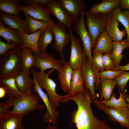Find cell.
Returning a JSON list of instances; mask_svg holds the SVG:
<instances>
[{"label":"cell","mask_w":129,"mask_h":129,"mask_svg":"<svg viewBox=\"0 0 129 129\" xmlns=\"http://www.w3.org/2000/svg\"><path fill=\"white\" fill-rule=\"evenodd\" d=\"M84 13L85 24L95 44L97 38L105 30L108 14L104 15L100 13H92L86 11Z\"/></svg>","instance_id":"cell-6"},{"label":"cell","mask_w":129,"mask_h":129,"mask_svg":"<svg viewBox=\"0 0 129 129\" xmlns=\"http://www.w3.org/2000/svg\"><path fill=\"white\" fill-rule=\"evenodd\" d=\"M22 4L19 0H0L1 11L11 15L18 16L20 11L17 5Z\"/></svg>","instance_id":"cell-32"},{"label":"cell","mask_w":129,"mask_h":129,"mask_svg":"<svg viewBox=\"0 0 129 129\" xmlns=\"http://www.w3.org/2000/svg\"><path fill=\"white\" fill-rule=\"evenodd\" d=\"M73 69L66 61L60 72L58 78L61 87L64 92L69 94L71 89V82Z\"/></svg>","instance_id":"cell-21"},{"label":"cell","mask_w":129,"mask_h":129,"mask_svg":"<svg viewBox=\"0 0 129 129\" xmlns=\"http://www.w3.org/2000/svg\"><path fill=\"white\" fill-rule=\"evenodd\" d=\"M129 48V43L126 39L113 42V49L111 55L113 60L114 66L120 65L124 57L122 52L124 49Z\"/></svg>","instance_id":"cell-26"},{"label":"cell","mask_w":129,"mask_h":129,"mask_svg":"<svg viewBox=\"0 0 129 129\" xmlns=\"http://www.w3.org/2000/svg\"><path fill=\"white\" fill-rule=\"evenodd\" d=\"M34 74L33 72L32 74L35 81L33 90L43 101L47 109V112L43 114V120L44 123L48 124H50L56 125L57 123V119L59 116V112L51 105L49 100L48 94L47 93H45L39 85Z\"/></svg>","instance_id":"cell-11"},{"label":"cell","mask_w":129,"mask_h":129,"mask_svg":"<svg viewBox=\"0 0 129 129\" xmlns=\"http://www.w3.org/2000/svg\"><path fill=\"white\" fill-rule=\"evenodd\" d=\"M54 40V34L49 26L44 30L39 37L38 47L39 52L42 54L47 53L46 48Z\"/></svg>","instance_id":"cell-31"},{"label":"cell","mask_w":129,"mask_h":129,"mask_svg":"<svg viewBox=\"0 0 129 129\" xmlns=\"http://www.w3.org/2000/svg\"><path fill=\"white\" fill-rule=\"evenodd\" d=\"M120 6L122 9L129 11V0H120Z\"/></svg>","instance_id":"cell-41"},{"label":"cell","mask_w":129,"mask_h":129,"mask_svg":"<svg viewBox=\"0 0 129 129\" xmlns=\"http://www.w3.org/2000/svg\"><path fill=\"white\" fill-rule=\"evenodd\" d=\"M121 70L124 71H125L129 70V62L126 65H119L115 66L114 67L112 70Z\"/></svg>","instance_id":"cell-42"},{"label":"cell","mask_w":129,"mask_h":129,"mask_svg":"<svg viewBox=\"0 0 129 129\" xmlns=\"http://www.w3.org/2000/svg\"><path fill=\"white\" fill-rule=\"evenodd\" d=\"M26 4L25 6L17 5L20 11L26 13L33 19L46 22L54 24V21L50 16L48 7L44 4L47 3L46 0H20Z\"/></svg>","instance_id":"cell-5"},{"label":"cell","mask_w":129,"mask_h":129,"mask_svg":"<svg viewBox=\"0 0 129 129\" xmlns=\"http://www.w3.org/2000/svg\"><path fill=\"white\" fill-rule=\"evenodd\" d=\"M50 13L56 17L59 22L70 28L74 21L70 14L62 5L59 0H50L48 6Z\"/></svg>","instance_id":"cell-14"},{"label":"cell","mask_w":129,"mask_h":129,"mask_svg":"<svg viewBox=\"0 0 129 129\" xmlns=\"http://www.w3.org/2000/svg\"><path fill=\"white\" fill-rule=\"evenodd\" d=\"M63 6L73 17L75 24L78 23L80 14L85 11L86 4L83 0H59Z\"/></svg>","instance_id":"cell-17"},{"label":"cell","mask_w":129,"mask_h":129,"mask_svg":"<svg viewBox=\"0 0 129 129\" xmlns=\"http://www.w3.org/2000/svg\"><path fill=\"white\" fill-rule=\"evenodd\" d=\"M35 62L34 67L44 71L48 69H53L58 73L61 71L64 65L63 61L53 57L50 54L47 53L35 54Z\"/></svg>","instance_id":"cell-13"},{"label":"cell","mask_w":129,"mask_h":129,"mask_svg":"<svg viewBox=\"0 0 129 129\" xmlns=\"http://www.w3.org/2000/svg\"><path fill=\"white\" fill-rule=\"evenodd\" d=\"M101 85V90L99 100L108 101L110 99L113 94V89L116 85V81L115 79L110 80L107 79H99Z\"/></svg>","instance_id":"cell-29"},{"label":"cell","mask_w":129,"mask_h":129,"mask_svg":"<svg viewBox=\"0 0 129 129\" xmlns=\"http://www.w3.org/2000/svg\"><path fill=\"white\" fill-rule=\"evenodd\" d=\"M80 68L85 89L90 91L93 102L98 101V97L95 91V85L96 86L97 84V76L88 59L83 63Z\"/></svg>","instance_id":"cell-12"},{"label":"cell","mask_w":129,"mask_h":129,"mask_svg":"<svg viewBox=\"0 0 129 129\" xmlns=\"http://www.w3.org/2000/svg\"><path fill=\"white\" fill-rule=\"evenodd\" d=\"M70 100L73 101L77 106V108L71 114L70 125L75 124L77 129H113L105 120H99L94 116L91 106L93 101L89 90L72 95L68 94L61 102L66 103Z\"/></svg>","instance_id":"cell-1"},{"label":"cell","mask_w":129,"mask_h":129,"mask_svg":"<svg viewBox=\"0 0 129 129\" xmlns=\"http://www.w3.org/2000/svg\"><path fill=\"white\" fill-rule=\"evenodd\" d=\"M69 32L71 36L70 55L68 64L73 70L81 68L83 64L88 58L84 53L80 40L72 33V30L69 28Z\"/></svg>","instance_id":"cell-10"},{"label":"cell","mask_w":129,"mask_h":129,"mask_svg":"<svg viewBox=\"0 0 129 129\" xmlns=\"http://www.w3.org/2000/svg\"><path fill=\"white\" fill-rule=\"evenodd\" d=\"M20 129H25L22 126Z\"/></svg>","instance_id":"cell-46"},{"label":"cell","mask_w":129,"mask_h":129,"mask_svg":"<svg viewBox=\"0 0 129 129\" xmlns=\"http://www.w3.org/2000/svg\"><path fill=\"white\" fill-rule=\"evenodd\" d=\"M85 11L81 14L78 23L75 24L73 28L81 39L83 46V51L91 62L93 68L95 70L93 64L91 50L93 48H95V44L85 26Z\"/></svg>","instance_id":"cell-9"},{"label":"cell","mask_w":129,"mask_h":129,"mask_svg":"<svg viewBox=\"0 0 129 129\" xmlns=\"http://www.w3.org/2000/svg\"><path fill=\"white\" fill-rule=\"evenodd\" d=\"M50 27L54 36L55 42L53 48L59 53L61 59L66 61L64 54V49L66 45L71 40L70 34L66 31V26L59 22L57 24H52Z\"/></svg>","instance_id":"cell-8"},{"label":"cell","mask_w":129,"mask_h":129,"mask_svg":"<svg viewBox=\"0 0 129 129\" xmlns=\"http://www.w3.org/2000/svg\"><path fill=\"white\" fill-rule=\"evenodd\" d=\"M120 6H117L112 11L113 16L124 26L127 35L126 40L129 43V11L127 10L121 11Z\"/></svg>","instance_id":"cell-30"},{"label":"cell","mask_w":129,"mask_h":129,"mask_svg":"<svg viewBox=\"0 0 129 129\" xmlns=\"http://www.w3.org/2000/svg\"><path fill=\"white\" fill-rule=\"evenodd\" d=\"M30 48L23 47L21 48V56L22 64V71L26 74H29L31 68L34 66L35 57L32 54Z\"/></svg>","instance_id":"cell-27"},{"label":"cell","mask_w":129,"mask_h":129,"mask_svg":"<svg viewBox=\"0 0 129 129\" xmlns=\"http://www.w3.org/2000/svg\"><path fill=\"white\" fill-rule=\"evenodd\" d=\"M0 18L4 22L5 26L19 30L24 33L30 34L29 27L27 19H21L20 15L8 14L0 10Z\"/></svg>","instance_id":"cell-15"},{"label":"cell","mask_w":129,"mask_h":129,"mask_svg":"<svg viewBox=\"0 0 129 129\" xmlns=\"http://www.w3.org/2000/svg\"><path fill=\"white\" fill-rule=\"evenodd\" d=\"M41 99L39 96L35 95L33 92L13 100L8 99L6 100L14 107L4 116L13 114L24 116L34 110H43L45 107L43 104H40L39 101Z\"/></svg>","instance_id":"cell-3"},{"label":"cell","mask_w":129,"mask_h":129,"mask_svg":"<svg viewBox=\"0 0 129 129\" xmlns=\"http://www.w3.org/2000/svg\"><path fill=\"white\" fill-rule=\"evenodd\" d=\"M0 36L5 38L7 43L10 44L13 42L20 47L23 45V41L17 34V30L3 24V21L0 18Z\"/></svg>","instance_id":"cell-24"},{"label":"cell","mask_w":129,"mask_h":129,"mask_svg":"<svg viewBox=\"0 0 129 129\" xmlns=\"http://www.w3.org/2000/svg\"><path fill=\"white\" fill-rule=\"evenodd\" d=\"M15 79L16 86L21 92L25 95L32 92L35 81L29 74L22 71L15 77Z\"/></svg>","instance_id":"cell-20"},{"label":"cell","mask_w":129,"mask_h":129,"mask_svg":"<svg viewBox=\"0 0 129 129\" xmlns=\"http://www.w3.org/2000/svg\"><path fill=\"white\" fill-rule=\"evenodd\" d=\"M24 15L28 24L30 34L35 33L40 30H44L53 24L36 20L26 13H24Z\"/></svg>","instance_id":"cell-33"},{"label":"cell","mask_w":129,"mask_h":129,"mask_svg":"<svg viewBox=\"0 0 129 129\" xmlns=\"http://www.w3.org/2000/svg\"><path fill=\"white\" fill-rule=\"evenodd\" d=\"M118 89L119 96L118 99H116L115 96L116 94L113 93L111 96L110 99L108 101L104 100H99L100 103H103L108 106L114 107H125L129 108V103H127L123 97L122 92Z\"/></svg>","instance_id":"cell-34"},{"label":"cell","mask_w":129,"mask_h":129,"mask_svg":"<svg viewBox=\"0 0 129 129\" xmlns=\"http://www.w3.org/2000/svg\"><path fill=\"white\" fill-rule=\"evenodd\" d=\"M93 54L92 56L93 65L97 76L99 71H102L105 69L102 59L103 55L102 53L99 52L95 53Z\"/></svg>","instance_id":"cell-35"},{"label":"cell","mask_w":129,"mask_h":129,"mask_svg":"<svg viewBox=\"0 0 129 129\" xmlns=\"http://www.w3.org/2000/svg\"><path fill=\"white\" fill-rule=\"evenodd\" d=\"M0 86L5 89L8 99L10 100H14L25 95L21 92L17 87L14 77L0 78Z\"/></svg>","instance_id":"cell-22"},{"label":"cell","mask_w":129,"mask_h":129,"mask_svg":"<svg viewBox=\"0 0 129 129\" xmlns=\"http://www.w3.org/2000/svg\"><path fill=\"white\" fill-rule=\"evenodd\" d=\"M84 83L81 68L73 70L71 82V89L69 94L72 95L78 92H85L86 90L84 87Z\"/></svg>","instance_id":"cell-28"},{"label":"cell","mask_w":129,"mask_h":129,"mask_svg":"<svg viewBox=\"0 0 129 129\" xmlns=\"http://www.w3.org/2000/svg\"><path fill=\"white\" fill-rule=\"evenodd\" d=\"M102 59L104 67L106 70H113L114 65L111 54H107L103 55Z\"/></svg>","instance_id":"cell-38"},{"label":"cell","mask_w":129,"mask_h":129,"mask_svg":"<svg viewBox=\"0 0 129 129\" xmlns=\"http://www.w3.org/2000/svg\"><path fill=\"white\" fill-rule=\"evenodd\" d=\"M118 22L113 16L112 12L108 14L105 30L113 42L120 41L127 36L124 28L122 31L119 29Z\"/></svg>","instance_id":"cell-16"},{"label":"cell","mask_w":129,"mask_h":129,"mask_svg":"<svg viewBox=\"0 0 129 129\" xmlns=\"http://www.w3.org/2000/svg\"><path fill=\"white\" fill-rule=\"evenodd\" d=\"M120 0H103L94 5L89 11L92 13H100L105 15L112 12L114 8L120 6Z\"/></svg>","instance_id":"cell-25"},{"label":"cell","mask_w":129,"mask_h":129,"mask_svg":"<svg viewBox=\"0 0 129 129\" xmlns=\"http://www.w3.org/2000/svg\"><path fill=\"white\" fill-rule=\"evenodd\" d=\"M98 109L108 116L109 119L118 123L122 126L129 129V108L124 107H114L108 106L99 101L93 102Z\"/></svg>","instance_id":"cell-7"},{"label":"cell","mask_w":129,"mask_h":129,"mask_svg":"<svg viewBox=\"0 0 129 129\" xmlns=\"http://www.w3.org/2000/svg\"><path fill=\"white\" fill-rule=\"evenodd\" d=\"M124 72V71L121 70H104L99 72L98 74L97 77L99 80L101 79H107L112 80Z\"/></svg>","instance_id":"cell-37"},{"label":"cell","mask_w":129,"mask_h":129,"mask_svg":"<svg viewBox=\"0 0 129 129\" xmlns=\"http://www.w3.org/2000/svg\"><path fill=\"white\" fill-rule=\"evenodd\" d=\"M36 80L39 86L45 89L48 94L49 100L52 106L55 109L60 106L62 100L68 96V94L61 95L56 92L57 85L53 80L49 77V75L54 72V69H50L47 73L42 71H37L33 68Z\"/></svg>","instance_id":"cell-4"},{"label":"cell","mask_w":129,"mask_h":129,"mask_svg":"<svg viewBox=\"0 0 129 129\" xmlns=\"http://www.w3.org/2000/svg\"><path fill=\"white\" fill-rule=\"evenodd\" d=\"M6 92L5 89L2 87L0 86V99H1L5 97Z\"/></svg>","instance_id":"cell-43"},{"label":"cell","mask_w":129,"mask_h":129,"mask_svg":"<svg viewBox=\"0 0 129 129\" xmlns=\"http://www.w3.org/2000/svg\"><path fill=\"white\" fill-rule=\"evenodd\" d=\"M44 30L41 29L37 32L31 34H28L24 33L19 30H17L18 35L22 40L23 45L21 47L22 48L27 47L31 49L32 52L35 54L40 53L38 47V43L39 37Z\"/></svg>","instance_id":"cell-19"},{"label":"cell","mask_w":129,"mask_h":129,"mask_svg":"<svg viewBox=\"0 0 129 129\" xmlns=\"http://www.w3.org/2000/svg\"><path fill=\"white\" fill-rule=\"evenodd\" d=\"M17 45L15 43L12 42L10 44L6 43L0 39V56L4 54L9 50Z\"/></svg>","instance_id":"cell-39"},{"label":"cell","mask_w":129,"mask_h":129,"mask_svg":"<svg viewBox=\"0 0 129 129\" xmlns=\"http://www.w3.org/2000/svg\"><path fill=\"white\" fill-rule=\"evenodd\" d=\"M113 42L112 39L105 30L96 39L95 47L92 53L99 52L104 54H111L113 49Z\"/></svg>","instance_id":"cell-18"},{"label":"cell","mask_w":129,"mask_h":129,"mask_svg":"<svg viewBox=\"0 0 129 129\" xmlns=\"http://www.w3.org/2000/svg\"><path fill=\"white\" fill-rule=\"evenodd\" d=\"M44 129H58L55 125H52L51 124H48L46 127Z\"/></svg>","instance_id":"cell-45"},{"label":"cell","mask_w":129,"mask_h":129,"mask_svg":"<svg viewBox=\"0 0 129 129\" xmlns=\"http://www.w3.org/2000/svg\"><path fill=\"white\" fill-rule=\"evenodd\" d=\"M23 115L13 114L0 118V129H20L22 127Z\"/></svg>","instance_id":"cell-23"},{"label":"cell","mask_w":129,"mask_h":129,"mask_svg":"<svg viewBox=\"0 0 129 129\" xmlns=\"http://www.w3.org/2000/svg\"><path fill=\"white\" fill-rule=\"evenodd\" d=\"M116 85L122 92L125 91L127 83L129 80V72H124L114 79Z\"/></svg>","instance_id":"cell-36"},{"label":"cell","mask_w":129,"mask_h":129,"mask_svg":"<svg viewBox=\"0 0 129 129\" xmlns=\"http://www.w3.org/2000/svg\"><path fill=\"white\" fill-rule=\"evenodd\" d=\"M12 106L7 100L0 104V118L4 116Z\"/></svg>","instance_id":"cell-40"},{"label":"cell","mask_w":129,"mask_h":129,"mask_svg":"<svg viewBox=\"0 0 129 129\" xmlns=\"http://www.w3.org/2000/svg\"><path fill=\"white\" fill-rule=\"evenodd\" d=\"M122 92L126 102L129 103V94H127L125 91Z\"/></svg>","instance_id":"cell-44"},{"label":"cell","mask_w":129,"mask_h":129,"mask_svg":"<svg viewBox=\"0 0 129 129\" xmlns=\"http://www.w3.org/2000/svg\"><path fill=\"white\" fill-rule=\"evenodd\" d=\"M21 49L16 45L2 56L0 60V78L15 77L22 71Z\"/></svg>","instance_id":"cell-2"}]
</instances>
